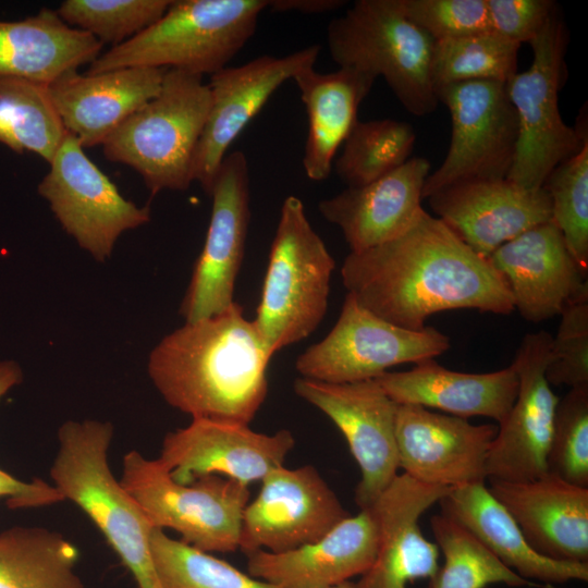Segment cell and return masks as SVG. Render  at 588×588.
Instances as JSON below:
<instances>
[{
	"label": "cell",
	"mask_w": 588,
	"mask_h": 588,
	"mask_svg": "<svg viewBox=\"0 0 588 588\" xmlns=\"http://www.w3.org/2000/svg\"><path fill=\"white\" fill-rule=\"evenodd\" d=\"M341 275L363 307L409 330L424 329L429 316L446 310H514L509 287L489 260L426 210L400 236L350 253Z\"/></svg>",
	"instance_id": "6da1fadb"
},
{
	"label": "cell",
	"mask_w": 588,
	"mask_h": 588,
	"mask_svg": "<svg viewBox=\"0 0 588 588\" xmlns=\"http://www.w3.org/2000/svg\"><path fill=\"white\" fill-rule=\"evenodd\" d=\"M272 355L234 302L163 336L149 354L147 371L162 399L192 418L249 425L268 394Z\"/></svg>",
	"instance_id": "7a4b0ae2"
},
{
	"label": "cell",
	"mask_w": 588,
	"mask_h": 588,
	"mask_svg": "<svg viewBox=\"0 0 588 588\" xmlns=\"http://www.w3.org/2000/svg\"><path fill=\"white\" fill-rule=\"evenodd\" d=\"M112 437L109 421L63 422L50 477L64 500L74 502L96 525L138 588H162L150 555L154 527L109 465Z\"/></svg>",
	"instance_id": "3957f363"
},
{
	"label": "cell",
	"mask_w": 588,
	"mask_h": 588,
	"mask_svg": "<svg viewBox=\"0 0 588 588\" xmlns=\"http://www.w3.org/2000/svg\"><path fill=\"white\" fill-rule=\"evenodd\" d=\"M268 0H176L151 26L111 47L87 73L123 68L176 69L212 75L253 37Z\"/></svg>",
	"instance_id": "277c9868"
},
{
	"label": "cell",
	"mask_w": 588,
	"mask_h": 588,
	"mask_svg": "<svg viewBox=\"0 0 588 588\" xmlns=\"http://www.w3.org/2000/svg\"><path fill=\"white\" fill-rule=\"evenodd\" d=\"M210 103L203 76L167 69L157 96L103 142V155L135 170L151 195L186 191Z\"/></svg>",
	"instance_id": "5b68a950"
},
{
	"label": "cell",
	"mask_w": 588,
	"mask_h": 588,
	"mask_svg": "<svg viewBox=\"0 0 588 588\" xmlns=\"http://www.w3.org/2000/svg\"><path fill=\"white\" fill-rule=\"evenodd\" d=\"M335 262L303 201L287 196L271 243L254 322L269 350L310 335L323 320Z\"/></svg>",
	"instance_id": "8992f818"
},
{
	"label": "cell",
	"mask_w": 588,
	"mask_h": 588,
	"mask_svg": "<svg viewBox=\"0 0 588 588\" xmlns=\"http://www.w3.org/2000/svg\"><path fill=\"white\" fill-rule=\"evenodd\" d=\"M340 68L383 77L401 105L424 117L438 107L431 78L434 40L412 23L397 0H357L327 28Z\"/></svg>",
	"instance_id": "52a82bcc"
},
{
	"label": "cell",
	"mask_w": 588,
	"mask_h": 588,
	"mask_svg": "<svg viewBox=\"0 0 588 588\" xmlns=\"http://www.w3.org/2000/svg\"><path fill=\"white\" fill-rule=\"evenodd\" d=\"M120 482L154 528L173 529L183 542L205 552L238 549L248 486L220 475L182 485L158 458L135 450L123 457Z\"/></svg>",
	"instance_id": "ba28073f"
},
{
	"label": "cell",
	"mask_w": 588,
	"mask_h": 588,
	"mask_svg": "<svg viewBox=\"0 0 588 588\" xmlns=\"http://www.w3.org/2000/svg\"><path fill=\"white\" fill-rule=\"evenodd\" d=\"M529 45L530 66L506 83L518 121L515 157L506 179L539 189L550 172L577 154L588 137L586 131L567 125L559 109V91L566 77L567 30L558 11Z\"/></svg>",
	"instance_id": "9c48e42d"
},
{
	"label": "cell",
	"mask_w": 588,
	"mask_h": 588,
	"mask_svg": "<svg viewBox=\"0 0 588 588\" xmlns=\"http://www.w3.org/2000/svg\"><path fill=\"white\" fill-rule=\"evenodd\" d=\"M450 346V339L436 328L399 327L346 293L330 332L296 358L295 368L303 378L351 383L376 379L393 366L436 358Z\"/></svg>",
	"instance_id": "30bf717a"
},
{
	"label": "cell",
	"mask_w": 588,
	"mask_h": 588,
	"mask_svg": "<svg viewBox=\"0 0 588 588\" xmlns=\"http://www.w3.org/2000/svg\"><path fill=\"white\" fill-rule=\"evenodd\" d=\"M436 96L450 111L451 142L441 166L426 179L422 198L458 182L506 179L518 137L506 83H456L436 89Z\"/></svg>",
	"instance_id": "8fae6325"
},
{
	"label": "cell",
	"mask_w": 588,
	"mask_h": 588,
	"mask_svg": "<svg viewBox=\"0 0 588 588\" xmlns=\"http://www.w3.org/2000/svg\"><path fill=\"white\" fill-rule=\"evenodd\" d=\"M49 167L38 194L64 232L95 260L109 259L124 232L150 221L149 206L126 199L73 135L66 133Z\"/></svg>",
	"instance_id": "7c38bea8"
},
{
	"label": "cell",
	"mask_w": 588,
	"mask_h": 588,
	"mask_svg": "<svg viewBox=\"0 0 588 588\" xmlns=\"http://www.w3.org/2000/svg\"><path fill=\"white\" fill-rule=\"evenodd\" d=\"M294 392L330 418L360 469L355 490L359 510L369 509L399 475L395 403L375 379L328 383L297 378Z\"/></svg>",
	"instance_id": "4fadbf2b"
},
{
	"label": "cell",
	"mask_w": 588,
	"mask_h": 588,
	"mask_svg": "<svg viewBox=\"0 0 588 588\" xmlns=\"http://www.w3.org/2000/svg\"><path fill=\"white\" fill-rule=\"evenodd\" d=\"M210 197L205 243L180 306L185 322L217 315L235 302L250 218L249 168L243 151L225 156Z\"/></svg>",
	"instance_id": "5bb4252c"
},
{
	"label": "cell",
	"mask_w": 588,
	"mask_h": 588,
	"mask_svg": "<svg viewBox=\"0 0 588 588\" xmlns=\"http://www.w3.org/2000/svg\"><path fill=\"white\" fill-rule=\"evenodd\" d=\"M257 497L244 509L238 549L285 552L326 536L350 516L318 470L281 466L260 481Z\"/></svg>",
	"instance_id": "9a60e30c"
},
{
	"label": "cell",
	"mask_w": 588,
	"mask_h": 588,
	"mask_svg": "<svg viewBox=\"0 0 588 588\" xmlns=\"http://www.w3.org/2000/svg\"><path fill=\"white\" fill-rule=\"evenodd\" d=\"M552 335L526 334L511 366L518 377V392L499 424L487 458L490 481H529L548 474L547 454L558 397L546 378Z\"/></svg>",
	"instance_id": "2e32d148"
},
{
	"label": "cell",
	"mask_w": 588,
	"mask_h": 588,
	"mask_svg": "<svg viewBox=\"0 0 588 588\" xmlns=\"http://www.w3.org/2000/svg\"><path fill=\"white\" fill-rule=\"evenodd\" d=\"M321 47L311 45L286 56H260L210 76V109L194 161L193 182L210 196L228 149L287 79L314 68Z\"/></svg>",
	"instance_id": "e0dca14e"
},
{
	"label": "cell",
	"mask_w": 588,
	"mask_h": 588,
	"mask_svg": "<svg viewBox=\"0 0 588 588\" xmlns=\"http://www.w3.org/2000/svg\"><path fill=\"white\" fill-rule=\"evenodd\" d=\"M294 445L286 429L268 434L248 425L192 418L186 427L166 434L158 460L182 485L220 475L249 486L283 466Z\"/></svg>",
	"instance_id": "ac0fdd59"
},
{
	"label": "cell",
	"mask_w": 588,
	"mask_h": 588,
	"mask_svg": "<svg viewBox=\"0 0 588 588\" xmlns=\"http://www.w3.org/2000/svg\"><path fill=\"white\" fill-rule=\"evenodd\" d=\"M498 427L397 404L395 438L399 466L420 482L457 488L487 480V458Z\"/></svg>",
	"instance_id": "d6986e66"
},
{
	"label": "cell",
	"mask_w": 588,
	"mask_h": 588,
	"mask_svg": "<svg viewBox=\"0 0 588 588\" xmlns=\"http://www.w3.org/2000/svg\"><path fill=\"white\" fill-rule=\"evenodd\" d=\"M487 259L504 279L514 309L527 321L551 319L588 294L587 272L552 220L504 243Z\"/></svg>",
	"instance_id": "ffe728a7"
},
{
	"label": "cell",
	"mask_w": 588,
	"mask_h": 588,
	"mask_svg": "<svg viewBox=\"0 0 588 588\" xmlns=\"http://www.w3.org/2000/svg\"><path fill=\"white\" fill-rule=\"evenodd\" d=\"M427 199L434 217L485 258L523 232L552 220L551 199L543 187L527 189L507 179L454 183Z\"/></svg>",
	"instance_id": "44dd1931"
},
{
	"label": "cell",
	"mask_w": 588,
	"mask_h": 588,
	"mask_svg": "<svg viewBox=\"0 0 588 588\" xmlns=\"http://www.w3.org/2000/svg\"><path fill=\"white\" fill-rule=\"evenodd\" d=\"M399 474L368 509L378 529V546L370 567L356 588H408L430 579L439 566L440 550L422 534L421 515L450 491Z\"/></svg>",
	"instance_id": "7402d4cb"
},
{
	"label": "cell",
	"mask_w": 588,
	"mask_h": 588,
	"mask_svg": "<svg viewBox=\"0 0 588 588\" xmlns=\"http://www.w3.org/2000/svg\"><path fill=\"white\" fill-rule=\"evenodd\" d=\"M488 489L537 553L588 564V488L548 473L529 481H490Z\"/></svg>",
	"instance_id": "603a6c76"
},
{
	"label": "cell",
	"mask_w": 588,
	"mask_h": 588,
	"mask_svg": "<svg viewBox=\"0 0 588 588\" xmlns=\"http://www.w3.org/2000/svg\"><path fill=\"white\" fill-rule=\"evenodd\" d=\"M429 174L427 159L409 158L369 184L322 199L318 210L341 230L350 253H359L400 236L415 222L424 210L422 189Z\"/></svg>",
	"instance_id": "cb8c5ba5"
},
{
	"label": "cell",
	"mask_w": 588,
	"mask_h": 588,
	"mask_svg": "<svg viewBox=\"0 0 588 588\" xmlns=\"http://www.w3.org/2000/svg\"><path fill=\"white\" fill-rule=\"evenodd\" d=\"M167 69L123 68L100 73L69 72L48 90L65 131L82 147L103 142L160 90Z\"/></svg>",
	"instance_id": "d4e9b609"
},
{
	"label": "cell",
	"mask_w": 588,
	"mask_h": 588,
	"mask_svg": "<svg viewBox=\"0 0 588 588\" xmlns=\"http://www.w3.org/2000/svg\"><path fill=\"white\" fill-rule=\"evenodd\" d=\"M378 529L370 510L348 516L317 541L273 553L247 555L248 574L278 588H331L363 575L372 564Z\"/></svg>",
	"instance_id": "484cf974"
},
{
	"label": "cell",
	"mask_w": 588,
	"mask_h": 588,
	"mask_svg": "<svg viewBox=\"0 0 588 588\" xmlns=\"http://www.w3.org/2000/svg\"><path fill=\"white\" fill-rule=\"evenodd\" d=\"M375 380L397 404L437 408L466 419L483 416L499 424L518 392V377L511 365L492 372L467 373L448 369L434 358L406 371H385Z\"/></svg>",
	"instance_id": "4316f807"
},
{
	"label": "cell",
	"mask_w": 588,
	"mask_h": 588,
	"mask_svg": "<svg viewBox=\"0 0 588 588\" xmlns=\"http://www.w3.org/2000/svg\"><path fill=\"white\" fill-rule=\"evenodd\" d=\"M439 504L441 514L466 528L506 567L526 580L546 588L571 580H588V564L555 561L537 553L485 481L452 488Z\"/></svg>",
	"instance_id": "83f0119b"
},
{
	"label": "cell",
	"mask_w": 588,
	"mask_h": 588,
	"mask_svg": "<svg viewBox=\"0 0 588 588\" xmlns=\"http://www.w3.org/2000/svg\"><path fill=\"white\" fill-rule=\"evenodd\" d=\"M103 44L44 8L21 21H0V77L45 85L93 63Z\"/></svg>",
	"instance_id": "f1b7e54d"
},
{
	"label": "cell",
	"mask_w": 588,
	"mask_h": 588,
	"mask_svg": "<svg viewBox=\"0 0 588 588\" xmlns=\"http://www.w3.org/2000/svg\"><path fill=\"white\" fill-rule=\"evenodd\" d=\"M293 79L308 121L303 168L309 180L323 181L331 173L338 149L358 121V107L376 79L350 68L329 73L308 68Z\"/></svg>",
	"instance_id": "f546056e"
},
{
	"label": "cell",
	"mask_w": 588,
	"mask_h": 588,
	"mask_svg": "<svg viewBox=\"0 0 588 588\" xmlns=\"http://www.w3.org/2000/svg\"><path fill=\"white\" fill-rule=\"evenodd\" d=\"M78 550L60 532L14 526L0 532V588H85Z\"/></svg>",
	"instance_id": "4dcf8cb0"
},
{
	"label": "cell",
	"mask_w": 588,
	"mask_h": 588,
	"mask_svg": "<svg viewBox=\"0 0 588 588\" xmlns=\"http://www.w3.org/2000/svg\"><path fill=\"white\" fill-rule=\"evenodd\" d=\"M48 85L0 77V144L33 152L48 164L66 136Z\"/></svg>",
	"instance_id": "1f68e13d"
},
{
	"label": "cell",
	"mask_w": 588,
	"mask_h": 588,
	"mask_svg": "<svg viewBox=\"0 0 588 588\" xmlns=\"http://www.w3.org/2000/svg\"><path fill=\"white\" fill-rule=\"evenodd\" d=\"M430 526L443 563L428 579L427 588H487L498 584L546 588L506 567L473 534L443 514L433 515Z\"/></svg>",
	"instance_id": "d6a6232c"
},
{
	"label": "cell",
	"mask_w": 588,
	"mask_h": 588,
	"mask_svg": "<svg viewBox=\"0 0 588 588\" xmlns=\"http://www.w3.org/2000/svg\"><path fill=\"white\" fill-rule=\"evenodd\" d=\"M416 134L409 123L393 119L357 121L334 160L335 173L347 187L369 184L409 158Z\"/></svg>",
	"instance_id": "836d02e7"
},
{
	"label": "cell",
	"mask_w": 588,
	"mask_h": 588,
	"mask_svg": "<svg viewBox=\"0 0 588 588\" xmlns=\"http://www.w3.org/2000/svg\"><path fill=\"white\" fill-rule=\"evenodd\" d=\"M519 44L493 30L434 41L431 78L436 89L469 81L507 83L517 72Z\"/></svg>",
	"instance_id": "e575fe53"
},
{
	"label": "cell",
	"mask_w": 588,
	"mask_h": 588,
	"mask_svg": "<svg viewBox=\"0 0 588 588\" xmlns=\"http://www.w3.org/2000/svg\"><path fill=\"white\" fill-rule=\"evenodd\" d=\"M150 555L162 588H278L235 568L209 552L152 528Z\"/></svg>",
	"instance_id": "d590c367"
},
{
	"label": "cell",
	"mask_w": 588,
	"mask_h": 588,
	"mask_svg": "<svg viewBox=\"0 0 588 588\" xmlns=\"http://www.w3.org/2000/svg\"><path fill=\"white\" fill-rule=\"evenodd\" d=\"M171 0H65L58 15L100 42L121 45L156 23Z\"/></svg>",
	"instance_id": "8d00e7d4"
},
{
	"label": "cell",
	"mask_w": 588,
	"mask_h": 588,
	"mask_svg": "<svg viewBox=\"0 0 588 588\" xmlns=\"http://www.w3.org/2000/svg\"><path fill=\"white\" fill-rule=\"evenodd\" d=\"M542 187L551 199L552 222L577 264L588 272V142L556 166Z\"/></svg>",
	"instance_id": "74e56055"
},
{
	"label": "cell",
	"mask_w": 588,
	"mask_h": 588,
	"mask_svg": "<svg viewBox=\"0 0 588 588\" xmlns=\"http://www.w3.org/2000/svg\"><path fill=\"white\" fill-rule=\"evenodd\" d=\"M547 467L549 474L588 488V387L572 388L559 400Z\"/></svg>",
	"instance_id": "f35d334b"
},
{
	"label": "cell",
	"mask_w": 588,
	"mask_h": 588,
	"mask_svg": "<svg viewBox=\"0 0 588 588\" xmlns=\"http://www.w3.org/2000/svg\"><path fill=\"white\" fill-rule=\"evenodd\" d=\"M560 315L546 378L550 385L588 387V294L568 303Z\"/></svg>",
	"instance_id": "ab89813d"
},
{
	"label": "cell",
	"mask_w": 588,
	"mask_h": 588,
	"mask_svg": "<svg viewBox=\"0 0 588 588\" xmlns=\"http://www.w3.org/2000/svg\"><path fill=\"white\" fill-rule=\"evenodd\" d=\"M402 13L434 41L490 30L486 0H397Z\"/></svg>",
	"instance_id": "60d3db41"
},
{
	"label": "cell",
	"mask_w": 588,
	"mask_h": 588,
	"mask_svg": "<svg viewBox=\"0 0 588 588\" xmlns=\"http://www.w3.org/2000/svg\"><path fill=\"white\" fill-rule=\"evenodd\" d=\"M490 29L517 44L530 42L556 11L550 0H486Z\"/></svg>",
	"instance_id": "b9f144b4"
},
{
	"label": "cell",
	"mask_w": 588,
	"mask_h": 588,
	"mask_svg": "<svg viewBox=\"0 0 588 588\" xmlns=\"http://www.w3.org/2000/svg\"><path fill=\"white\" fill-rule=\"evenodd\" d=\"M0 498H7L12 509L51 505L64 500L61 492L41 479L19 480L0 468Z\"/></svg>",
	"instance_id": "7bdbcfd3"
},
{
	"label": "cell",
	"mask_w": 588,
	"mask_h": 588,
	"mask_svg": "<svg viewBox=\"0 0 588 588\" xmlns=\"http://www.w3.org/2000/svg\"><path fill=\"white\" fill-rule=\"evenodd\" d=\"M342 0H268V8L274 12H299L303 14H322L343 7Z\"/></svg>",
	"instance_id": "ee69618b"
},
{
	"label": "cell",
	"mask_w": 588,
	"mask_h": 588,
	"mask_svg": "<svg viewBox=\"0 0 588 588\" xmlns=\"http://www.w3.org/2000/svg\"><path fill=\"white\" fill-rule=\"evenodd\" d=\"M21 367L14 362H0V399L22 381Z\"/></svg>",
	"instance_id": "f6af8a7d"
},
{
	"label": "cell",
	"mask_w": 588,
	"mask_h": 588,
	"mask_svg": "<svg viewBox=\"0 0 588 588\" xmlns=\"http://www.w3.org/2000/svg\"><path fill=\"white\" fill-rule=\"evenodd\" d=\"M331 588H356V587H355V584H354V583H352L351 580H348V581L339 584V585H336V586H333V587H331Z\"/></svg>",
	"instance_id": "bcb514c9"
}]
</instances>
